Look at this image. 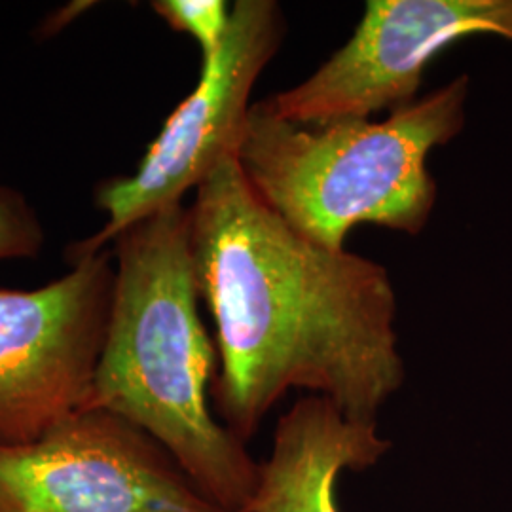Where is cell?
Masks as SVG:
<instances>
[{
	"label": "cell",
	"mask_w": 512,
	"mask_h": 512,
	"mask_svg": "<svg viewBox=\"0 0 512 512\" xmlns=\"http://www.w3.org/2000/svg\"><path fill=\"white\" fill-rule=\"evenodd\" d=\"M190 249L217 327L211 399L243 442L291 389L380 423L406 378L397 293L382 264L311 243L256 198L238 158L196 188Z\"/></svg>",
	"instance_id": "obj_1"
},
{
	"label": "cell",
	"mask_w": 512,
	"mask_h": 512,
	"mask_svg": "<svg viewBox=\"0 0 512 512\" xmlns=\"http://www.w3.org/2000/svg\"><path fill=\"white\" fill-rule=\"evenodd\" d=\"M112 243L109 327L84 408L137 425L220 511L245 512L260 461L209 404L219 351L198 308L190 207H165Z\"/></svg>",
	"instance_id": "obj_2"
},
{
	"label": "cell",
	"mask_w": 512,
	"mask_h": 512,
	"mask_svg": "<svg viewBox=\"0 0 512 512\" xmlns=\"http://www.w3.org/2000/svg\"><path fill=\"white\" fill-rule=\"evenodd\" d=\"M467 95L469 76L461 74L384 122L340 118L317 126L289 122L258 101L238 164L260 202L325 249L344 251L361 224L418 236L439 196L429 154L461 133Z\"/></svg>",
	"instance_id": "obj_3"
},
{
	"label": "cell",
	"mask_w": 512,
	"mask_h": 512,
	"mask_svg": "<svg viewBox=\"0 0 512 512\" xmlns=\"http://www.w3.org/2000/svg\"><path fill=\"white\" fill-rule=\"evenodd\" d=\"M287 33L275 0H238L230 29L211 61L203 63L196 90L169 114L135 173L97 186L95 205L105 226L67 249L71 264L99 255L129 226L183 196L228 158H238L258 76L274 59Z\"/></svg>",
	"instance_id": "obj_4"
},
{
	"label": "cell",
	"mask_w": 512,
	"mask_h": 512,
	"mask_svg": "<svg viewBox=\"0 0 512 512\" xmlns=\"http://www.w3.org/2000/svg\"><path fill=\"white\" fill-rule=\"evenodd\" d=\"M0 512H222L128 420L82 408L31 442L0 444Z\"/></svg>",
	"instance_id": "obj_5"
},
{
	"label": "cell",
	"mask_w": 512,
	"mask_h": 512,
	"mask_svg": "<svg viewBox=\"0 0 512 512\" xmlns=\"http://www.w3.org/2000/svg\"><path fill=\"white\" fill-rule=\"evenodd\" d=\"M112 253L35 291L0 287V444L31 442L82 410L109 327Z\"/></svg>",
	"instance_id": "obj_6"
},
{
	"label": "cell",
	"mask_w": 512,
	"mask_h": 512,
	"mask_svg": "<svg viewBox=\"0 0 512 512\" xmlns=\"http://www.w3.org/2000/svg\"><path fill=\"white\" fill-rule=\"evenodd\" d=\"M475 35L512 40V0H368L348 42L291 90L264 99L306 126L366 118L416 101L425 69Z\"/></svg>",
	"instance_id": "obj_7"
},
{
	"label": "cell",
	"mask_w": 512,
	"mask_h": 512,
	"mask_svg": "<svg viewBox=\"0 0 512 512\" xmlns=\"http://www.w3.org/2000/svg\"><path fill=\"white\" fill-rule=\"evenodd\" d=\"M389 452L380 423L351 420L329 399L302 397L275 425L245 512H342L340 476L366 471Z\"/></svg>",
	"instance_id": "obj_8"
},
{
	"label": "cell",
	"mask_w": 512,
	"mask_h": 512,
	"mask_svg": "<svg viewBox=\"0 0 512 512\" xmlns=\"http://www.w3.org/2000/svg\"><path fill=\"white\" fill-rule=\"evenodd\" d=\"M152 10L173 31L196 40L202 65L219 54L232 19V8L224 0H154Z\"/></svg>",
	"instance_id": "obj_9"
},
{
	"label": "cell",
	"mask_w": 512,
	"mask_h": 512,
	"mask_svg": "<svg viewBox=\"0 0 512 512\" xmlns=\"http://www.w3.org/2000/svg\"><path fill=\"white\" fill-rule=\"evenodd\" d=\"M46 243L44 226L27 198L0 184V260L37 258Z\"/></svg>",
	"instance_id": "obj_10"
}]
</instances>
